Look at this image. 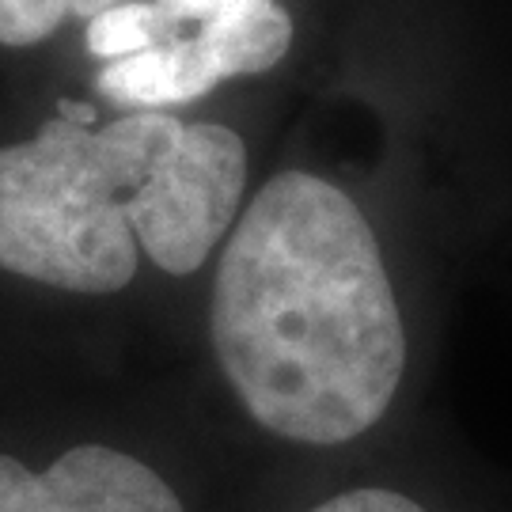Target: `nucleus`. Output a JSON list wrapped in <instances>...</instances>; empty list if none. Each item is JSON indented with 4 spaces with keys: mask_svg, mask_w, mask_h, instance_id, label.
Returning <instances> with one entry per match:
<instances>
[{
    "mask_svg": "<svg viewBox=\"0 0 512 512\" xmlns=\"http://www.w3.org/2000/svg\"><path fill=\"white\" fill-rule=\"evenodd\" d=\"M122 0H0V42L4 46H35L50 38L69 16L92 23Z\"/></svg>",
    "mask_w": 512,
    "mask_h": 512,
    "instance_id": "obj_5",
    "label": "nucleus"
},
{
    "mask_svg": "<svg viewBox=\"0 0 512 512\" xmlns=\"http://www.w3.org/2000/svg\"><path fill=\"white\" fill-rule=\"evenodd\" d=\"M247 148L236 129L129 110L103 129L65 114L0 148V270L65 293H118L137 247L194 274L236 217Z\"/></svg>",
    "mask_w": 512,
    "mask_h": 512,
    "instance_id": "obj_2",
    "label": "nucleus"
},
{
    "mask_svg": "<svg viewBox=\"0 0 512 512\" xmlns=\"http://www.w3.org/2000/svg\"><path fill=\"white\" fill-rule=\"evenodd\" d=\"M0 512H186L148 463L103 444H80L42 475L0 456Z\"/></svg>",
    "mask_w": 512,
    "mask_h": 512,
    "instance_id": "obj_4",
    "label": "nucleus"
},
{
    "mask_svg": "<svg viewBox=\"0 0 512 512\" xmlns=\"http://www.w3.org/2000/svg\"><path fill=\"white\" fill-rule=\"evenodd\" d=\"M289 42L277 0H122L88 23V54L107 61L95 88L122 110L179 107L266 73Z\"/></svg>",
    "mask_w": 512,
    "mask_h": 512,
    "instance_id": "obj_3",
    "label": "nucleus"
},
{
    "mask_svg": "<svg viewBox=\"0 0 512 512\" xmlns=\"http://www.w3.org/2000/svg\"><path fill=\"white\" fill-rule=\"evenodd\" d=\"M213 349L247 414L296 444H346L387 414L406 368L399 300L346 190L285 171L220 255Z\"/></svg>",
    "mask_w": 512,
    "mask_h": 512,
    "instance_id": "obj_1",
    "label": "nucleus"
},
{
    "mask_svg": "<svg viewBox=\"0 0 512 512\" xmlns=\"http://www.w3.org/2000/svg\"><path fill=\"white\" fill-rule=\"evenodd\" d=\"M311 512H425L418 501L395 494V490H346L330 497Z\"/></svg>",
    "mask_w": 512,
    "mask_h": 512,
    "instance_id": "obj_6",
    "label": "nucleus"
}]
</instances>
